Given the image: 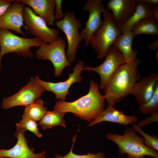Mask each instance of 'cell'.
Instances as JSON below:
<instances>
[{
    "instance_id": "6da1fadb",
    "label": "cell",
    "mask_w": 158,
    "mask_h": 158,
    "mask_svg": "<svg viewBox=\"0 0 158 158\" xmlns=\"http://www.w3.org/2000/svg\"><path fill=\"white\" fill-rule=\"evenodd\" d=\"M140 63L137 58L117 68L103 89L108 104L114 107L131 94L134 86L141 78L138 70Z\"/></svg>"
},
{
    "instance_id": "7a4b0ae2",
    "label": "cell",
    "mask_w": 158,
    "mask_h": 158,
    "mask_svg": "<svg viewBox=\"0 0 158 158\" xmlns=\"http://www.w3.org/2000/svg\"><path fill=\"white\" fill-rule=\"evenodd\" d=\"M90 86L88 93L70 102L59 100L54 107V110L71 112L80 119L91 122L104 110L105 95L99 92V86L93 80H89Z\"/></svg>"
},
{
    "instance_id": "3957f363",
    "label": "cell",
    "mask_w": 158,
    "mask_h": 158,
    "mask_svg": "<svg viewBox=\"0 0 158 158\" xmlns=\"http://www.w3.org/2000/svg\"><path fill=\"white\" fill-rule=\"evenodd\" d=\"M105 136L118 145L119 153L126 154L128 158H145V156L158 158V151L146 146L143 138L138 136L132 127L126 128L123 135L109 133Z\"/></svg>"
},
{
    "instance_id": "277c9868",
    "label": "cell",
    "mask_w": 158,
    "mask_h": 158,
    "mask_svg": "<svg viewBox=\"0 0 158 158\" xmlns=\"http://www.w3.org/2000/svg\"><path fill=\"white\" fill-rule=\"evenodd\" d=\"M103 14V23L92 35L89 42L99 59L106 56L110 47L122 34L109 10Z\"/></svg>"
},
{
    "instance_id": "5b68a950",
    "label": "cell",
    "mask_w": 158,
    "mask_h": 158,
    "mask_svg": "<svg viewBox=\"0 0 158 158\" xmlns=\"http://www.w3.org/2000/svg\"><path fill=\"white\" fill-rule=\"evenodd\" d=\"M44 43L35 38H28L15 35L10 30L0 29V71L3 56L9 53H15L25 58L33 59L30 48L39 47Z\"/></svg>"
},
{
    "instance_id": "8992f818",
    "label": "cell",
    "mask_w": 158,
    "mask_h": 158,
    "mask_svg": "<svg viewBox=\"0 0 158 158\" xmlns=\"http://www.w3.org/2000/svg\"><path fill=\"white\" fill-rule=\"evenodd\" d=\"M66 42L63 38L59 37L49 44L44 43L36 50V58L42 60H49L53 64L55 77L59 76L64 68L70 66L65 52Z\"/></svg>"
},
{
    "instance_id": "52a82bcc",
    "label": "cell",
    "mask_w": 158,
    "mask_h": 158,
    "mask_svg": "<svg viewBox=\"0 0 158 158\" xmlns=\"http://www.w3.org/2000/svg\"><path fill=\"white\" fill-rule=\"evenodd\" d=\"M23 15L25 28L40 41L49 44L59 37V30L49 28L45 21L35 14L30 7L25 6Z\"/></svg>"
},
{
    "instance_id": "ba28073f",
    "label": "cell",
    "mask_w": 158,
    "mask_h": 158,
    "mask_svg": "<svg viewBox=\"0 0 158 158\" xmlns=\"http://www.w3.org/2000/svg\"><path fill=\"white\" fill-rule=\"evenodd\" d=\"M55 25L65 34L68 42L66 56L71 63L75 59L77 49L83 39L79 32L78 29L82 26L81 22L75 16L73 11L66 12L63 18L54 22Z\"/></svg>"
},
{
    "instance_id": "9c48e42d",
    "label": "cell",
    "mask_w": 158,
    "mask_h": 158,
    "mask_svg": "<svg viewBox=\"0 0 158 158\" xmlns=\"http://www.w3.org/2000/svg\"><path fill=\"white\" fill-rule=\"evenodd\" d=\"M46 91L45 88L37 80L35 77H31L28 83L20 88L14 95L3 98L2 108L7 110L17 106L26 107L40 98Z\"/></svg>"
},
{
    "instance_id": "30bf717a",
    "label": "cell",
    "mask_w": 158,
    "mask_h": 158,
    "mask_svg": "<svg viewBox=\"0 0 158 158\" xmlns=\"http://www.w3.org/2000/svg\"><path fill=\"white\" fill-rule=\"evenodd\" d=\"M102 1V0H87L83 6V11H88L89 15L85 27L80 34L85 41V47L90 44V41L92 35L103 23L101 13L109 10L104 8Z\"/></svg>"
},
{
    "instance_id": "8fae6325",
    "label": "cell",
    "mask_w": 158,
    "mask_h": 158,
    "mask_svg": "<svg viewBox=\"0 0 158 158\" xmlns=\"http://www.w3.org/2000/svg\"><path fill=\"white\" fill-rule=\"evenodd\" d=\"M106 57L104 61L99 66L95 67L85 66L84 68L88 71H95L99 75L100 82L99 88L100 90L103 89L117 68L126 63L121 52L112 46L110 47Z\"/></svg>"
},
{
    "instance_id": "7c38bea8",
    "label": "cell",
    "mask_w": 158,
    "mask_h": 158,
    "mask_svg": "<svg viewBox=\"0 0 158 158\" xmlns=\"http://www.w3.org/2000/svg\"><path fill=\"white\" fill-rule=\"evenodd\" d=\"M85 66L83 60H80L75 66L72 73L68 74V78L64 81L57 83L46 82L41 80L37 75L35 76L37 81L45 89L46 91H50L55 95V98L65 101L66 96L69 94V89L74 83L82 81L83 78L80 75L84 70Z\"/></svg>"
},
{
    "instance_id": "4fadbf2b",
    "label": "cell",
    "mask_w": 158,
    "mask_h": 158,
    "mask_svg": "<svg viewBox=\"0 0 158 158\" xmlns=\"http://www.w3.org/2000/svg\"><path fill=\"white\" fill-rule=\"evenodd\" d=\"M26 130L21 128H16L14 136L17 139L15 145L9 149H0V158H45L46 152L44 151L40 153H34V149L30 148L25 136Z\"/></svg>"
},
{
    "instance_id": "5bb4252c",
    "label": "cell",
    "mask_w": 158,
    "mask_h": 158,
    "mask_svg": "<svg viewBox=\"0 0 158 158\" xmlns=\"http://www.w3.org/2000/svg\"><path fill=\"white\" fill-rule=\"evenodd\" d=\"M25 6L20 0H15L11 6L0 16V29L11 30L26 36L21 30L24 25L23 11Z\"/></svg>"
},
{
    "instance_id": "9a60e30c",
    "label": "cell",
    "mask_w": 158,
    "mask_h": 158,
    "mask_svg": "<svg viewBox=\"0 0 158 158\" xmlns=\"http://www.w3.org/2000/svg\"><path fill=\"white\" fill-rule=\"evenodd\" d=\"M106 6L111 11L114 23L119 29L134 14L137 3L136 0H110Z\"/></svg>"
},
{
    "instance_id": "2e32d148",
    "label": "cell",
    "mask_w": 158,
    "mask_h": 158,
    "mask_svg": "<svg viewBox=\"0 0 158 158\" xmlns=\"http://www.w3.org/2000/svg\"><path fill=\"white\" fill-rule=\"evenodd\" d=\"M158 86V73H152L141 78L134 86L131 94L135 97L139 106L147 102Z\"/></svg>"
},
{
    "instance_id": "e0dca14e",
    "label": "cell",
    "mask_w": 158,
    "mask_h": 158,
    "mask_svg": "<svg viewBox=\"0 0 158 158\" xmlns=\"http://www.w3.org/2000/svg\"><path fill=\"white\" fill-rule=\"evenodd\" d=\"M138 121V117L135 115L127 116L122 111H119L114 108V107L108 104L106 109L94 120L90 122L88 126L92 127L95 124L103 121L117 123L126 126L135 123Z\"/></svg>"
},
{
    "instance_id": "ac0fdd59",
    "label": "cell",
    "mask_w": 158,
    "mask_h": 158,
    "mask_svg": "<svg viewBox=\"0 0 158 158\" xmlns=\"http://www.w3.org/2000/svg\"><path fill=\"white\" fill-rule=\"evenodd\" d=\"M32 9L33 12L42 18L47 25L54 23L55 0H20Z\"/></svg>"
},
{
    "instance_id": "d6986e66",
    "label": "cell",
    "mask_w": 158,
    "mask_h": 158,
    "mask_svg": "<svg viewBox=\"0 0 158 158\" xmlns=\"http://www.w3.org/2000/svg\"><path fill=\"white\" fill-rule=\"evenodd\" d=\"M134 37L130 30L123 32L113 43L112 46L116 47L124 57L126 63L136 60L138 52L132 47Z\"/></svg>"
},
{
    "instance_id": "ffe728a7",
    "label": "cell",
    "mask_w": 158,
    "mask_h": 158,
    "mask_svg": "<svg viewBox=\"0 0 158 158\" xmlns=\"http://www.w3.org/2000/svg\"><path fill=\"white\" fill-rule=\"evenodd\" d=\"M137 6L133 15L119 30L122 33L130 30L132 27L140 20L148 17H152V9L154 6L150 4L143 2H137Z\"/></svg>"
},
{
    "instance_id": "44dd1931",
    "label": "cell",
    "mask_w": 158,
    "mask_h": 158,
    "mask_svg": "<svg viewBox=\"0 0 158 158\" xmlns=\"http://www.w3.org/2000/svg\"><path fill=\"white\" fill-rule=\"evenodd\" d=\"M130 30L134 37L140 34L157 35L158 21L152 17L142 19L136 23Z\"/></svg>"
},
{
    "instance_id": "7402d4cb",
    "label": "cell",
    "mask_w": 158,
    "mask_h": 158,
    "mask_svg": "<svg viewBox=\"0 0 158 158\" xmlns=\"http://www.w3.org/2000/svg\"><path fill=\"white\" fill-rule=\"evenodd\" d=\"M64 112L54 110L47 111L39 121V124L44 129L51 128L60 126L66 127L65 121L64 119Z\"/></svg>"
},
{
    "instance_id": "603a6c76",
    "label": "cell",
    "mask_w": 158,
    "mask_h": 158,
    "mask_svg": "<svg viewBox=\"0 0 158 158\" xmlns=\"http://www.w3.org/2000/svg\"><path fill=\"white\" fill-rule=\"evenodd\" d=\"M47 108L40 98L25 107L23 114L36 121H40L47 111Z\"/></svg>"
},
{
    "instance_id": "cb8c5ba5",
    "label": "cell",
    "mask_w": 158,
    "mask_h": 158,
    "mask_svg": "<svg viewBox=\"0 0 158 158\" xmlns=\"http://www.w3.org/2000/svg\"><path fill=\"white\" fill-rule=\"evenodd\" d=\"M16 128H21L25 130L31 131L38 138H41L42 135V134L39 130L38 124L36 121L24 114L23 115L21 119L16 123Z\"/></svg>"
},
{
    "instance_id": "d4e9b609",
    "label": "cell",
    "mask_w": 158,
    "mask_h": 158,
    "mask_svg": "<svg viewBox=\"0 0 158 158\" xmlns=\"http://www.w3.org/2000/svg\"><path fill=\"white\" fill-rule=\"evenodd\" d=\"M140 111L145 114L151 115L158 112V86L151 99L147 102L139 106Z\"/></svg>"
},
{
    "instance_id": "484cf974",
    "label": "cell",
    "mask_w": 158,
    "mask_h": 158,
    "mask_svg": "<svg viewBox=\"0 0 158 158\" xmlns=\"http://www.w3.org/2000/svg\"><path fill=\"white\" fill-rule=\"evenodd\" d=\"M132 127L135 131L138 132L143 137L144 144L146 146L158 151V138L156 135H151L146 133L136 123L132 124Z\"/></svg>"
},
{
    "instance_id": "4316f807",
    "label": "cell",
    "mask_w": 158,
    "mask_h": 158,
    "mask_svg": "<svg viewBox=\"0 0 158 158\" xmlns=\"http://www.w3.org/2000/svg\"><path fill=\"white\" fill-rule=\"evenodd\" d=\"M77 134L73 138V144L70 151L66 154L62 156L60 154H57L54 158H105L104 153L102 152H99L96 154H92L88 152L86 154L78 155L74 154L73 152V149L74 143L76 138Z\"/></svg>"
},
{
    "instance_id": "83f0119b",
    "label": "cell",
    "mask_w": 158,
    "mask_h": 158,
    "mask_svg": "<svg viewBox=\"0 0 158 158\" xmlns=\"http://www.w3.org/2000/svg\"><path fill=\"white\" fill-rule=\"evenodd\" d=\"M158 121V112L151 115V116L144 119L139 121L137 124L141 128L153 122Z\"/></svg>"
},
{
    "instance_id": "f1b7e54d",
    "label": "cell",
    "mask_w": 158,
    "mask_h": 158,
    "mask_svg": "<svg viewBox=\"0 0 158 158\" xmlns=\"http://www.w3.org/2000/svg\"><path fill=\"white\" fill-rule=\"evenodd\" d=\"M55 20L58 21L62 19L64 17V13L63 12L62 8L61 0H55Z\"/></svg>"
},
{
    "instance_id": "f546056e",
    "label": "cell",
    "mask_w": 158,
    "mask_h": 158,
    "mask_svg": "<svg viewBox=\"0 0 158 158\" xmlns=\"http://www.w3.org/2000/svg\"><path fill=\"white\" fill-rule=\"evenodd\" d=\"M15 0H0V16L12 5Z\"/></svg>"
},
{
    "instance_id": "4dcf8cb0",
    "label": "cell",
    "mask_w": 158,
    "mask_h": 158,
    "mask_svg": "<svg viewBox=\"0 0 158 158\" xmlns=\"http://www.w3.org/2000/svg\"><path fill=\"white\" fill-rule=\"evenodd\" d=\"M147 47L151 51L157 50L158 49V38L155 41L150 44L147 46Z\"/></svg>"
},
{
    "instance_id": "1f68e13d",
    "label": "cell",
    "mask_w": 158,
    "mask_h": 158,
    "mask_svg": "<svg viewBox=\"0 0 158 158\" xmlns=\"http://www.w3.org/2000/svg\"><path fill=\"white\" fill-rule=\"evenodd\" d=\"M137 2H143L152 5L154 6H158V0H136Z\"/></svg>"
},
{
    "instance_id": "d6a6232c",
    "label": "cell",
    "mask_w": 158,
    "mask_h": 158,
    "mask_svg": "<svg viewBox=\"0 0 158 158\" xmlns=\"http://www.w3.org/2000/svg\"><path fill=\"white\" fill-rule=\"evenodd\" d=\"M152 17L157 20H158V7L154 6L152 11Z\"/></svg>"
},
{
    "instance_id": "836d02e7",
    "label": "cell",
    "mask_w": 158,
    "mask_h": 158,
    "mask_svg": "<svg viewBox=\"0 0 158 158\" xmlns=\"http://www.w3.org/2000/svg\"><path fill=\"white\" fill-rule=\"evenodd\" d=\"M118 158H122V157H119Z\"/></svg>"
}]
</instances>
